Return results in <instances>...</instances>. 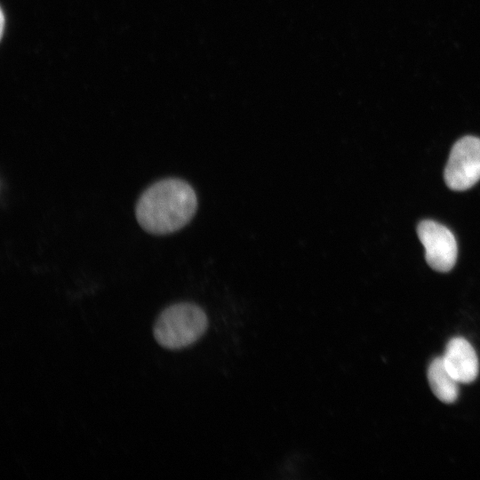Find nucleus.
<instances>
[{
  "label": "nucleus",
  "mask_w": 480,
  "mask_h": 480,
  "mask_svg": "<svg viewBox=\"0 0 480 480\" xmlns=\"http://www.w3.org/2000/svg\"><path fill=\"white\" fill-rule=\"evenodd\" d=\"M444 181L452 190L470 188L480 180V139L466 136L452 147L444 169Z\"/></svg>",
  "instance_id": "obj_3"
},
{
  "label": "nucleus",
  "mask_w": 480,
  "mask_h": 480,
  "mask_svg": "<svg viewBox=\"0 0 480 480\" xmlns=\"http://www.w3.org/2000/svg\"><path fill=\"white\" fill-rule=\"evenodd\" d=\"M208 319L204 311L189 302L173 304L158 316L154 336L162 347L180 349L197 341L205 332Z\"/></svg>",
  "instance_id": "obj_2"
},
{
  "label": "nucleus",
  "mask_w": 480,
  "mask_h": 480,
  "mask_svg": "<svg viewBox=\"0 0 480 480\" xmlns=\"http://www.w3.org/2000/svg\"><path fill=\"white\" fill-rule=\"evenodd\" d=\"M0 20H1V29H0V32H1V37H3L4 32V24H5V17H4V10H3V9H1V18H0Z\"/></svg>",
  "instance_id": "obj_7"
},
{
  "label": "nucleus",
  "mask_w": 480,
  "mask_h": 480,
  "mask_svg": "<svg viewBox=\"0 0 480 480\" xmlns=\"http://www.w3.org/2000/svg\"><path fill=\"white\" fill-rule=\"evenodd\" d=\"M197 197L194 188L178 178L160 180L139 197L135 215L140 226L153 235L180 230L194 217Z\"/></svg>",
  "instance_id": "obj_1"
},
{
  "label": "nucleus",
  "mask_w": 480,
  "mask_h": 480,
  "mask_svg": "<svg viewBox=\"0 0 480 480\" xmlns=\"http://www.w3.org/2000/svg\"><path fill=\"white\" fill-rule=\"evenodd\" d=\"M428 379L434 395L442 402L453 403L458 396V381L447 370L443 357L432 361L428 370Z\"/></svg>",
  "instance_id": "obj_6"
},
{
  "label": "nucleus",
  "mask_w": 480,
  "mask_h": 480,
  "mask_svg": "<svg viewBox=\"0 0 480 480\" xmlns=\"http://www.w3.org/2000/svg\"><path fill=\"white\" fill-rule=\"evenodd\" d=\"M443 360L458 382L469 383L477 377L479 365L476 354L463 338H454L449 341Z\"/></svg>",
  "instance_id": "obj_5"
},
{
  "label": "nucleus",
  "mask_w": 480,
  "mask_h": 480,
  "mask_svg": "<svg viewBox=\"0 0 480 480\" xmlns=\"http://www.w3.org/2000/svg\"><path fill=\"white\" fill-rule=\"evenodd\" d=\"M420 241L425 248L428 264L435 270L447 272L457 259V243L452 233L434 220H422L417 228Z\"/></svg>",
  "instance_id": "obj_4"
}]
</instances>
